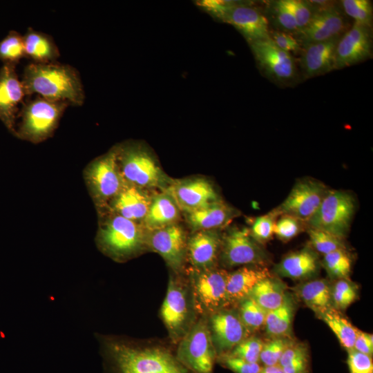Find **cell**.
<instances>
[{"label":"cell","mask_w":373,"mask_h":373,"mask_svg":"<svg viewBox=\"0 0 373 373\" xmlns=\"http://www.w3.org/2000/svg\"><path fill=\"white\" fill-rule=\"evenodd\" d=\"M26 57L37 64L57 61L59 48L51 36L29 28L23 36Z\"/></svg>","instance_id":"cell-27"},{"label":"cell","mask_w":373,"mask_h":373,"mask_svg":"<svg viewBox=\"0 0 373 373\" xmlns=\"http://www.w3.org/2000/svg\"><path fill=\"white\" fill-rule=\"evenodd\" d=\"M338 37L305 46L300 57L304 75L312 77L334 69L335 50Z\"/></svg>","instance_id":"cell-21"},{"label":"cell","mask_w":373,"mask_h":373,"mask_svg":"<svg viewBox=\"0 0 373 373\" xmlns=\"http://www.w3.org/2000/svg\"><path fill=\"white\" fill-rule=\"evenodd\" d=\"M371 53L370 28L354 23L337 42L334 69H341L364 61Z\"/></svg>","instance_id":"cell-14"},{"label":"cell","mask_w":373,"mask_h":373,"mask_svg":"<svg viewBox=\"0 0 373 373\" xmlns=\"http://www.w3.org/2000/svg\"><path fill=\"white\" fill-rule=\"evenodd\" d=\"M299 294L305 303L318 314L330 309L332 291L325 280L317 279L303 284Z\"/></svg>","instance_id":"cell-30"},{"label":"cell","mask_w":373,"mask_h":373,"mask_svg":"<svg viewBox=\"0 0 373 373\" xmlns=\"http://www.w3.org/2000/svg\"><path fill=\"white\" fill-rule=\"evenodd\" d=\"M223 269L208 268L193 280V291L198 305L204 309L215 311L227 300V278Z\"/></svg>","instance_id":"cell-16"},{"label":"cell","mask_w":373,"mask_h":373,"mask_svg":"<svg viewBox=\"0 0 373 373\" xmlns=\"http://www.w3.org/2000/svg\"><path fill=\"white\" fill-rule=\"evenodd\" d=\"M283 1L293 15L298 31L303 29L314 13V8L309 1L301 0H283Z\"/></svg>","instance_id":"cell-43"},{"label":"cell","mask_w":373,"mask_h":373,"mask_svg":"<svg viewBox=\"0 0 373 373\" xmlns=\"http://www.w3.org/2000/svg\"><path fill=\"white\" fill-rule=\"evenodd\" d=\"M168 193L178 208L189 212L220 200L212 184L202 178L175 182L169 187Z\"/></svg>","instance_id":"cell-18"},{"label":"cell","mask_w":373,"mask_h":373,"mask_svg":"<svg viewBox=\"0 0 373 373\" xmlns=\"http://www.w3.org/2000/svg\"><path fill=\"white\" fill-rule=\"evenodd\" d=\"M179 208L168 193H160L151 198L147 213L142 221L145 230L150 232L175 224Z\"/></svg>","instance_id":"cell-25"},{"label":"cell","mask_w":373,"mask_h":373,"mask_svg":"<svg viewBox=\"0 0 373 373\" xmlns=\"http://www.w3.org/2000/svg\"><path fill=\"white\" fill-rule=\"evenodd\" d=\"M271 8L277 25L283 29V32L291 35L298 31L293 15L284 4L283 0L272 2Z\"/></svg>","instance_id":"cell-42"},{"label":"cell","mask_w":373,"mask_h":373,"mask_svg":"<svg viewBox=\"0 0 373 373\" xmlns=\"http://www.w3.org/2000/svg\"><path fill=\"white\" fill-rule=\"evenodd\" d=\"M197 5L213 18L233 26L249 44L270 37L267 18L247 3L202 0L197 1Z\"/></svg>","instance_id":"cell-5"},{"label":"cell","mask_w":373,"mask_h":373,"mask_svg":"<svg viewBox=\"0 0 373 373\" xmlns=\"http://www.w3.org/2000/svg\"><path fill=\"white\" fill-rule=\"evenodd\" d=\"M345 21L341 12L330 6L316 10L308 24L296 34L305 47L338 37L345 28Z\"/></svg>","instance_id":"cell-15"},{"label":"cell","mask_w":373,"mask_h":373,"mask_svg":"<svg viewBox=\"0 0 373 373\" xmlns=\"http://www.w3.org/2000/svg\"><path fill=\"white\" fill-rule=\"evenodd\" d=\"M301 222L291 216L282 215L276 221L274 234H276L282 240H289L300 232L301 229Z\"/></svg>","instance_id":"cell-44"},{"label":"cell","mask_w":373,"mask_h":373,"mask_svg":"<svg viewBox=\"0 0 373 373\" xmlns=\"http://www.w3.org/2000/svg\"><path fill=\"white\" fill-rule=\"evenodd\" d=\"M118 373H191L168 350L113 338L102 341Z\"/></svg>","instance_id":"cell-2"},{"label":"cell","mask_w":373,"mask_h":373,"mask_svg":"<svg viewBox=\"0 0 373 373\" xmlns=\"http://www.w3.org/2000/svg\"><path fill=\"white\" fill-rule=\"evenodd\" d=\"M327 191L320 181L299 180L285 200L273 211L277 216L288 215L305 222L317 211Z\"/></svg>","instance_id":"cell-10"},{"label":"cell","mask_w":373,"mask_h":373,"mask_svg":"<svg viewBox=\"0 0 373 373\" xmlns=\"http://www.w3.org/2000/svg\"><path fill=\"white\" fill-rule=\"evenodd\" d=\"M189 224L195 230H214L227 224L236 212L220 200L186 212Z\"/></svg>","instance_id":"cell-24"},{"label":"cell","mask_w":373,"mask_h":373,"mask_svg":"<svg viewBox=\"0 0 373 373\" xmlns=\"http://www.w3.org/2000/svg\"><path fill=\"white\" fill-rule=\"evenodd\" d=\"M323 265L330 276L341 279L347 277L351 269V260L345 250L324 255Z\"/></svg>","instance_id":"cell-35"},{"label":"cell","mask_w":373,"mask_h":373,"mask_svg":"<svg viewBox=\"0 0 373 373\" xmlns=\"http://www.w3.org/2000/svg\"><path fill=\"white\" fill-rule=\"evenodd\" d=\"M26 57L23 36L11 31L0 41V59L5 64H13Z\"/></svg>","instance_id":"cell-33"},{"label":"cell","mask_w":373,"mask_h":373,"mask_svg":"<svg viewBox=\"0 0 373 373\" xmlns=\"http://www.w3.org/2000/svg\"><path fill=\"white\" fill-rule=\"evenodd\" d=\"M308 234L312 247L323 255L336 250H345L343 239L329 233L308 228Z\"/></svg>","instance_id":"cell-36"},{"label":"cell","mask_w":373,"mask_h":373,"mask_svg":"<svg viewBox=\"0 0 373 373\" xmlns=\"http://www.w3.org/2000/svg\"><path fill=\"white\" fill-rule=\"evenodd\" d=\"M282 368L285 373H309V355L307 348Z\"/></svg>","instance_id":"cell-48"},{"label":"cell","mask_w":373,"mask_h":373,"mask_svg":"<svg viewBox=\"0 0 373 373\" xmlns=\"http://www.w3.org/2000/svg\"><path fill=\"white\" fill-rule=\"evenodd\" d=\"M356 298V291L347 280H339L332 291V300L336 307L344 309L350 306Z\"/></svg>","instance_id":"cell-41"},{"label":"cell","mask_w":373,"mask_h":373,"mask_svg":"<svg viewBox=\"0 0 373 373\" xmlns=\"http://www.w3.org/2000/svg\"><path fill=\"white\" fill-rule=\"evenodd\" d=\"M270 39L278 48L285 52L289 53V52H297L300 49L298 40L289 33L274 31L270 35Z\"/></svg>","instance_id":"cell-47"},{"label":"cell","mask_w":373,"mask_h":373,"mask_svg":"<svg viewBox=\"0 0 373 373\" xmlns=\"http://www.w3.org/2000/svg\"><path fill=\"white\" fill-rule=\"evenodd\" d=\"M355 209L353 196L344 191L328 190L318 209L305 224L308 228L343 239L348 232Z\"/></svg>","instance_id":"cell-8"},{"label":"cell","mask_w":373,"mask_h":373,"mask_svg":"<svg viewBox=\"0 0 373 373\" xmlns=\"http://www.w3.org/2000/svg\"><path fill=\"white\" fill-rule=\"evenodd\" d=\"M222 258L228 267L262 264L266 260L265 252L254 241L250 230L235 229L224 238Z\"/></svg>","instance_id":"cell-12"},{"label":"cell","mask_w":373,"mask_h":373,"mask_svg":"<svg viewBox=\"0 0 373 373\" xmlns=\"http://www.w3.org/2000/svg\"><path fill=\"white\" fill-rule=\"evenodd\" d=\"M242 300L240 308V318L242 323L247 329H259L265 324L267 312L249 296Z\"/></svg>","instance_id":"cell-34"},{"label":"cell","mask_w":373,"mask_h":373,"mask_svg":"<svg viewBox=\"0 0 373 373\" xmlns=\"http://www.w3.org/2000/svg\"><path fill=\"white\" fill-rule=\"evenodd\" d=\"M263 343L259 338L252 337L244 339L238 343L230 354L249 363H258Z\"/></svg>","instance_id":"cell-39"},{"label":"cell","mask_w":373,"mask_h":373,"mask_svg":"<svg viewBox=\"0 0 373 373\" xmlns=\"http://www.w3.org/2000/svg\"><path fill=\"white\" fill-rule=\"evenodd\" d=\"M293 316V303L286 295L279 307L267 312L264 325L267 333L276 337L287 335L291 330Z\"/></svg>","instance_id":"cell-31"},{"label":"cell","mask_w":373,"mask_h":373,"mask_svg":"<svg viewBox=\"0 0 373 373\" xmlns=\"http://www.w3.org/2000/svg\"><path fill=\"white\" fill-rule=\"evenodd\" d=\"M211 334L220 352L233 349L245 339L247 328L240 316L231 312H218L211 318Z\"/></svg>","instance_id":"cell-19"},{"label":"cell","mask_w":373,"mask_h":373,"mask_svg":"<svg viewBox=\"0 0 373 373\" xmlns=\"http://www.w3.org/2000/svg\"><path fill=\"white\" fill-rule=\"evenodd\" d=\"M149 242L175 271L179 270L186 254V235L181 227L174 224L150 232Z\"/></svg>","instance_id":"cell-17"},{"label":"cell","mask_w":373,"mask_h":373,"mask_svg":"<svg viewBox=\"0 0 373 373\" xmlns=\"http://www.w3.org/2000/svg\"><path fill=\"white\" fill-rule=\"evenodd\" d=\"M177 358L195 373H211L215 360V347L211 332L204 320L189 330L180 343Z\"/></svg>","instance_id":"cell-9"},{"label":"cell","mask_w":373,"mask_h":373,"mask_svg":"<svg viewBox=\"0 0 373 373\" xmlns=\"http://www.w3.org/2000/svg\"><path fill=\"white\" fill-rule=\"evenodd\" d=\"M276 217L273 211L258 217L250 230L253 238L260 242L269 240L274 234Z\"/></svg>","instance_id":"cell-40"},{"label":"cell","mask_w":373,"mask_h":373,"mask_svg":"<svg viewBox=\"0 0 373 373\" xmlns=\"http://www.w3.org/2000/svg\"><path fill=\"white\" fill-rule=\"evenodd\" d=\"M319 314L335 334L342 346L347 350L353 349L358 329L334 309H329Z\"/></svg>","instance_id":"cell-32"},{"label":"cell","mask_w":373,"mask_h":373,"mask_svg":"<svg viewBox=\"0 0 373 373\" xmlns=\"http://www.w3.org/2000/svg\"><path fill=\"white\" fill-rule=\"evenodd\" d=\"M258 373H285L283 369L278 365L265 366L261 368Z\"/></svg>","instance_id":"cell-50"},{"label":"cell","mask_w":373,"mask_h":373,"mask_svg":"<svg viewBox=\"0 0 373 373\" xmlns=\"http://www.w3.org/2000/svg\"><path fill=\"white\" fill-rule=\"evenodd\" d=\"M151 202V198L143 189L127 184L107 209L110 213L139 222L144 219Z\"/></svg>","instance_id":"cell-20"},{"label":"cell","mask_w":373,"mask_h":373,"mask_svg":"<svg viewBox=\"0 0 373 373\" xmlns=\"http://www.w3.org/2000/svg\"><path fill=\"white\" fill-rule=\"evenodd\" d=\"M353 349L371 356L373 352L372 335L358 330Z\"/></svg>","instance_id":"cell-49"},{"label":"cell","mask_w":373,"mask_h":373,"mask_svg":"<svg viewBox=\"0 0 373 373\" xmlns=\"http://www.w3.org/2000/svg\"><path fill=\"white\" fill-rule=\"evenodd\" d=\"M224 365L235 373H258L262 367L258 363H249L231 354L222 357Z\"/></svg>","instance_id":"cell-46"},{"label":"cell","mask_w":373,"mask_h":373,"mask_svg":"<svg viewBox=\"0 0 373 373\" xmlns=\"http://www.w3.org/2000/svg\"><path fill=\"white\" fill-rule=\"evenodd\" d=\"M267 312L279 307L286 294L283 285L270 276L258 282L249 294Z\"/></svg>","instance_id":"cell-29"},{"label":"cell","mask_w":373,"mask_h":373,"mask_svg":"<svg viewBox=\"0 0 373 373\" xmlns=\"http://www.w3.org/2000/svg\"><path fill=\"white\" fill-rule=\"evenodd\" d=\"M291 343V342L285 337H276L263 343L259 361L265 366L278 365L282 354Z\"/></svg>","instance_id":"cell-38"},{"label":"cell","mask_w":373,"mask_h":373,"mask_svg":"<svg viewBox=\"0 0 373 373\" xmlns=\"http://www.w3.org/2000/svg\"><path fill=\"white\" fill-rule=\"evenodd\" d=\"M269 276L266 268L243 267L233 272L228 273L226 287L228 300L244 299L249 296L258 282Z\"/></svg>","instance_id":"cell-26"},{"label":"cell","mask_w":373,"mask_h":373,"mask_svg":"<svg viewBox=\"0 0 373 373\" xmlns=\"http://www.w3.org/2000/svg\"><path fill=\"white\" fill-rule=\"evenodd\" d=\"M97 231L98 249L112 259L122 262L135 256L146 242V231L139 222L110 213Z\"/></svg>","instance_id":"cell-3"},{"label":"cell","mask_w":373,"mask_h":373,"mask_svg":"<svg viewBox=\"0 0 373 373\" xmlns=\"http://www.w3.org/2000/svg\"><path fill=\"white\" fill-rule=\"evenodd\" d=\"M260 68L270 78L281 82L296 75V64L290 53L278 48L269 38L249 44Z\"/></svg>","instance_id":"cell-11"},{"label":"cell","mask_w":373,"mask_h":373,"mask_svg":"<svg viewBox=\"0 0 373 373\" xmlns=\"http://www.w3.org/2000/svg\"><path fill=\"white\" fill-rule=\"evenodd\" d=\"M347 363L350 373H373L372 357L354 349L348 350Z\"/></svg>","instance_id":"cell-45"},{"label":"cell","mask_w":373,"mask_h":373,"mask_svg":"<svg viewBox=\"0 0 373 373\" xmlns=\"http://www.w3.org/2000/svg\"><path fill=\"white\" fill-rule=\"evenodd\" d=\"M188 314L184 290L172 279L161 308V316L169 332L177 335L183 327Z\"/></svg>","instance_id":"cell-23"},{"label":"cell","mask_w":373,"mask_h":373,"mask_svg":"<svg viewBox=\"0 0 373 373\" xmlns=\"http://www.w3.org/2000/svg\"><path fill=\"white\" fill-rule=\"evenodd\" d=\"M220 238L213 230L197 231L188 240L186 252L190 262L196 268H211L216 259Z\"/></svg>","instance_id":"cell-22"},{"label":"cell","mask_w":373,"mask_h":373,"mask_svg":"<svg viewBox=\"0 0 373 373\" xmlns=\"http://www.w3.org/2000/svg\"><path fill=\"white\" fill-rule=\"evenodd\" d=\"M342 5L354 23L370 28L372 21V6L368 0H343Z\"/></svg>","instance_id":"cell-37"},{"label":"cell","mask_w":373,"mask_h":373,"mask_svg":"<svg viewBox=\"0 0 373 373\" xmlns=\"http://www.w3.org/2000/svg\"><path fill=\"white\" fill-rule=\"evenodd\" d=\"M318 269V258L309 249H303L287 255L277 265L276 272L281 276L300 279L314 274Z\"/></svg>","instance_id":"cell-28"},{"label":"cell","mask_w":373,"mask_h":373,"mask_svg":"<svg viewBox=\"0 0 373 373\" xmlns=\"http://www.w3.org/2000/svg\"><path fill=\"white\" fill-rule=\"evenodd\" d=\"M116 146L117 162L128 184L140 188H154L165 182L164 175L146 148L135 142Z\"/></svg>","instance_id":"cell-7"},{"label":"cell","mask_w":373,"mask_h":373,"mask_svg":"<svg viewBox=\"0 0 373 373\" xmlns=\"http://www.w3.org/2000/svg\"><path fill=\"white\" fill-rule=\"evenodd\" d=\"M21 81L26 96L36 95L68 106H79L84 103L80 75L69 64L31 62L24 68Z\"/></svg>","instance_id":"cell-1"},{"label":"cell","mask_w":373,"mask_h":373,"mask_svg":"<svg viewBox=\"0 0 373 373\" xmlns=\"http://www.w3.org/2000/svg\"><path fill=\"white\" fill-rule=\"evenodd\" d=\"M68 106L64 102L37 96L24 104L15 135L33 144L44 142L52 137Z\"/></svg>","instance_id":"cell-6"},{"label":"cell","mask_w":373,"mask_h":373,"mask_svg":"<svg viewBox=\"0 0 373 373\" xmlns=\"http://www.w3.org/2000/svg\"><path fill=\"white\" fill-rule=\"evenodd\" d=\"M84 178L97 209H107L127 184L118 165L116 146L91 161L84 171Z\"/></svg>","instance_id":"cell-4"},{"label":"cell","mask_w":373,"mask_h":373,"mask_svg":"<svg viewBox=\"0 0 373 373\" xmlns=\"http://www.w3.org/2000/svg\"><path fill=\"white\" fill-rule=\"evenodd\" d=\"M26 96L15 66L5 64L0 69V120L12 134H15L19 106Z\"/></svg>","instance_id":"cell-13"}]
</instances>
